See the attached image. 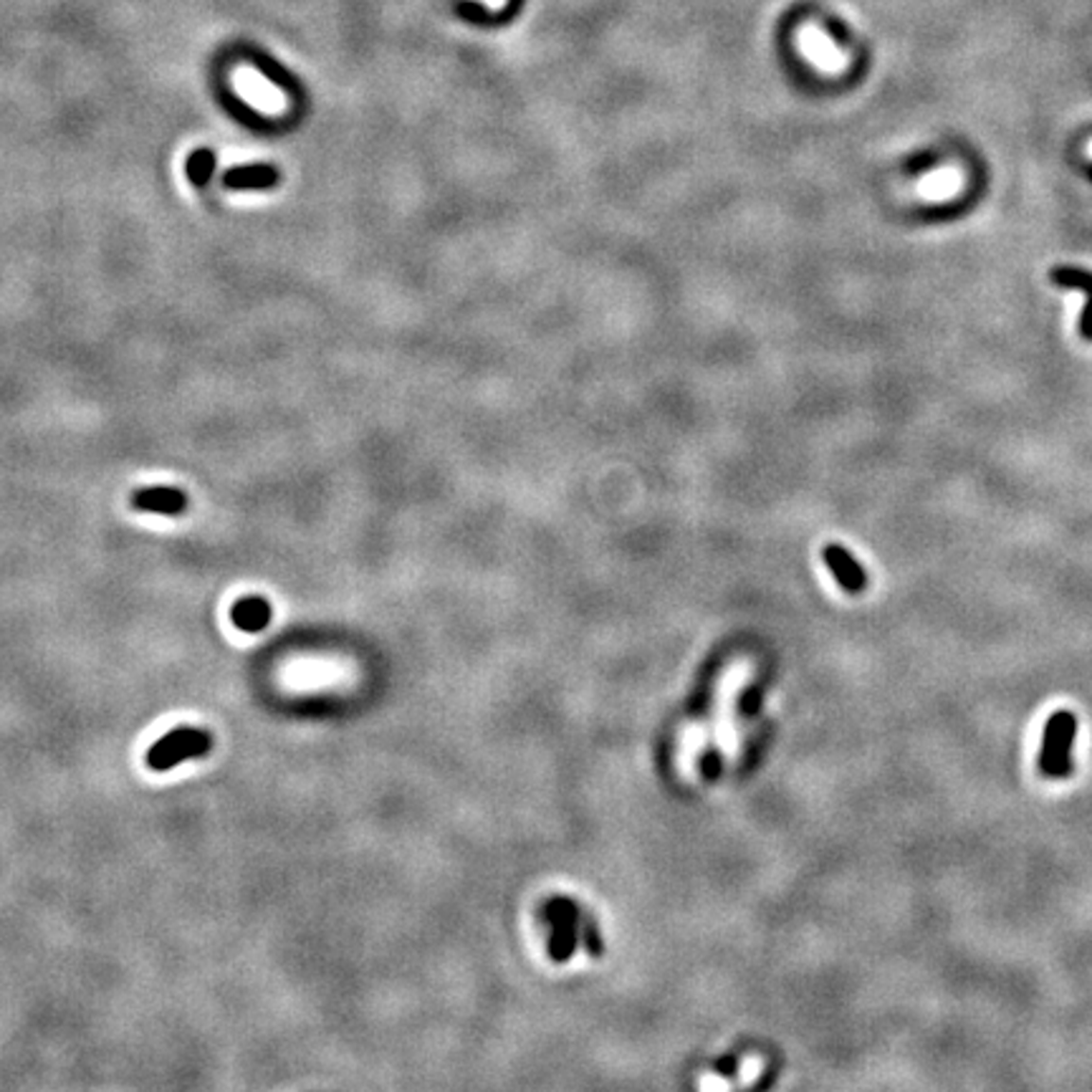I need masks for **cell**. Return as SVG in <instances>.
<instances>
[{
	"mask_svg": "<svg viewBox=\"0 0 1092 1092\" xmlns=\"http://www.w3.org/2000/svg\"><path fill=\"white\" fill-rule=\"evenodd\" d=\"M233 625L243 632H261L271 623V602L263 597H243L231 609Z\"/></svg>",
	"mask_w": 1092,
	"mask_h": 1092,
	"instance_id": "obj_5",
	"label": "cell"
},
{
	"mask_svg": "<svg viewBox=\"0 0 1092 1092\" xmlns=\"http://www.w3.org/2000/svg\"><path fill=\"white\" fill-rule=\"evenodd\" d=\"M225 187L231 190H263L273 187L278 183V172L271 165H248V167H233L223 177Z\"/></svg>",
	"mask_w": 1092,
	"mask_h": 1092,
	"instance_id": "obj_6",
	"label": "cell"
},
{
	"mask_svg": "<svg viewBox=\"0 0 1092 1092\" xmlns=\"http://www.w3.org/2000/svg\"><path fill=\"white\" fill-rule=\"evenodd\" d=\"M132 506L137 511H150V514L180 516L187 508V496L177 488L154 485V488H139V491L132 493Z\"/></svg>",
	"mask_w": 1092,
	"mask_h": 1092,
	"instance_id": "obj_3",
	"label": "cell"
},
{
	"mask_svg": "<svg viewBox=\"0 0 1092 1092\" xmlns=\"http://www.w3.org/2000/svg\"><path fill=\"white\" fill-rule=\"evenodd\" d=\"M1049 278H1052L1057 286H1065V289H1083V291L1087 293V307H1084V314H1083V337L1092 339V273L1090 271L1054 269L1052 273H1049Z\"/></svg>",
	"mask_w": 1092,
	"mask_h": 1092,
	"instance_id": "obj_7",
	"label": "cell"
},
{
	"mask_svg": "<svg viewBox=\"0 0 1092 1092\" xmlns=\"http://www.w3.org/2000/svg\"><path fill=\"white\" fill-rule=\"evenodd\" d=\"M723 771V762L721 756L715 754V751H708L703 759H700V774L708 779V782H715V779L721 777Z\"/></svg>",
	"mask_w": 1092,
	"mask_h": 1092,
	"instance_id": "obj_13",
	"label": "cell"
},
{
	"mask_svg": "<svg viewBox=\"0 0 1092 1092\" xmlns=\"http://www.w3.org/2000/svg\"><path fill=\"white\" fill-rule=\"evenodd\" d=\"M1090 154H1092V145H1090Z\"/></svg>",
	"mask_w": 1092,
	"mask_h": 1092,
	"instance_id": "obj_15",
	"label": "cell"
},
{
	"mask_svg": "<svg viewBox=\"0 0 1092 1092\" xmlns=\"http://www.w3.org/2000/svg\"><path fill=\"white\" fill-rule=\"evenodd\" d=\"M822 555L824 562H827V567H830V572L835 574V579H837L845 592L857 594L865 590L868 577H865V572H862V567L850 552H845L839 544H827Z\"/></svg>",
	"mask_w": 1092,
	"mask_h": 1092,
	"instance_id": "obj_4",
	"label": "cell"
},
{
	"mask_svg": "<svg viewBox=\"0 0 1092 1092\" xmlns=\"http://www.w3.org/2000/svg\"><path fill=\"white\" fill-rule=\"evenodd\" d=\"M807 51L812 56H815V62L819 63V66H824V69H839L842 66V62L837 59V54H835V48L827 44V41L822 39H812L807 41Z\"/></svg>",
	"mask_w": 1092,
	"mask_h": 1092,
	"instance_id": "obj_10",
	"label": "cell"
},
{
	"mask_svg": "<svg viewBox=\"0 0 1092 1092\" xmlns=\"http://www.w3.org/2000/svg\"><path fill=\"white\" fill-rule=\"evenodd\" d=\"M213 749V736L205 729L198 726H180L175 731L165 733L160 741H154L152 749L147 751V764L154 771L175 769L177 764L203 759Z\"/></svg>",
	"mask_w": 1092,
	"mask_h": 1092,
	"instance_id": "obj_2",
	"label": "cell"
},
{
	"mask_svg": "<svg viewBox=\"0 0 1092 1092\" xmlns=\"http://www.w3.org/2000/svg\"><path fill=\"white\" fill-rule=\"evenodd\" d=\"M739 708L741 715H756V711L762 708V688H759V685H751L749 691H744Z\"/></svg>",
	"mask_w": 1092,
	"mask_h": 1092,
	"instance_id": "obj_12",
	"label": "cell"
},
{
	"mask_svg": "<svg viewBox=\"0 0 1092 1092\" xmlns=\"http://www.w3.org/2000/svg\"><path fill=\"white\" fill-rule=\"evenodd\" d=\"M956 180L959 177L954 175V172H941V175L936 177H925L924 183H921V193L925 195V198H946V195H951L956 190Z\"/></svg>",
	"mask_w": 1092,
	"mask_h": 1092,
	"instance_id": "obj_9",
	"label": "cell"
},
{
	"mask_svg": "<svg viewBox=\"0 0 1092 1092\" xmlns=\"http://www.w3.org/2000/svg\"><path fill=\"white\" fill-rule=\"evenodd\" d=\"M213 169H216V154L210 152V150H198V152H193L187 157L185 172L193 185L198 187L205 185L210 180V175H213Z\"/></svg>",
	"mask_w": 1092,
	"mask_h": 1092,
	"instance_id": "obj_8",
	"label": "cell"
},
{
	"mask_svg": "<svg viewBox=\"0 0 1092 1092\" xmlns=\"http://www.w3.org/2000/svg\"><path fill=\"white\" fill-rule=\"evenodd\" d=\"M582 941H585L587 954L592 956V959H600L605 946H602V939L600 933H597V925H594L592 918H587L585 924H582Z\"/></svg>",
	"mask_w": 1092,
	"mask_h": 1092,
	"instance_id": "obj_11",
	"label": "cell"
},
{
	"mask_svg": "<svg viewBox=\"0 0 1092 1092\" xmlns=\"http://www.w3.org/2000/svg\"><path fill=\"white\" fill-rule=\"evenodd\" d=\"M1077 739V715L1072 711H1057L1047 718L1039 771L1047 779H1067L1072 774V747Z\"/></svg>",
	"mask_w": 1092,
	"mask_h": 1092,
	"instance_id": "obj_1",
	"label": "cell"
},
{
	"mask_svg": "<svg viewBox=\"0 0 1092 1092\" xmlns=\"http://www.w3.org/2000/svg\"><path fill=\"white\" fill-rule=\"evenodd\" d=\"M715 1072L723 1077H731L736 1072V1060L733 1057H723V1060L715 1062Z\"/></svg>",
	"mask_w": 1092,
	"mask_h": 1092,
	"instance_id": "obj_14",
	"label": "cell"
}]
</instances>
